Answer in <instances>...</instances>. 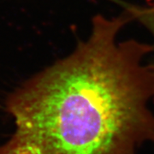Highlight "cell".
Instances as JSON below:
<instances>
[{"mask_svg": "<svg viewBox=\"0 0 154 154\" xmlns=\"http://www.w3.org/2000/svg\"><path fill=\"white\" fill-rule=\"evenodd\" d=\"M131 22L96 15L68 57L10 95L16 128L0 154H136L154 140V46L119 40Z\"/></svg>", "mask_w": 154, "mask_h": 154, "instance_id": "obj_1", "label": "cell"}, {"mask_svg": "<svg viewBox=\"0 0 154 154\" xmlns=\"http://www.w3.org/2000/svg\"><path fill=\"white\" fill-rule=\"evenodd\" d=\"M124 10L130 16L131 19L137 21L145 27L152 34L154 40V5H135L124 4ZM154 46V44H153Z\"/></svg>", "mask_w": 154, "mask_h": 154, "instance_id": "obj_2", "label": "cell"}]
</instances>
